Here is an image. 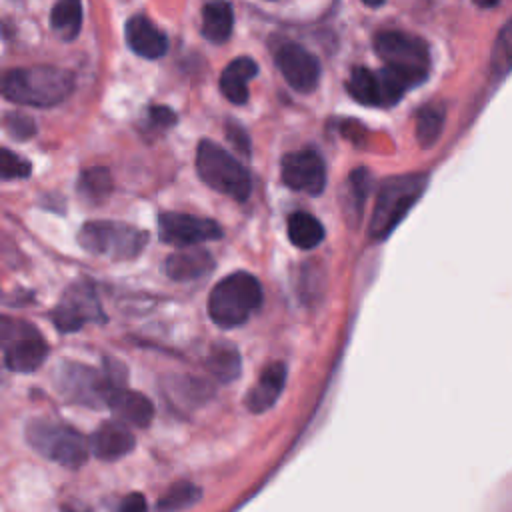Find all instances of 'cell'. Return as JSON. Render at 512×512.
Returning <instances> with one entry per match:
<instances>
[{
    "mask_svg": "<svg viewBox=\"0 0 512 512\" xmlns=\"http://www.w3.org/2000/svg\"><path fill=\"white\" fill-rule=\"evenodd\" d=\"M374 48L384 66L398 70L418 80L420 84L426 80L430 68V54L422 38L408 32L388 30L380 32L374 38Z\"/></svg>",
    "mask_w": 512,
    "mask_h": 512,
    "instance_id": "9c48e42d",
    "label": "cell"
},
{
    "mask_svg": "<svg viewBox=\"0 0 512 512\" xmlns=\"http://www.w3.org/2000/svg\"><path fill=\"white\" fill-rule=\"evenodd\" d=\"M202 492L196 484L180 480L176 484H172L164 496L158 498L156 502V512H182L190 506H194L200 500Z\"/></svg>",
    "mask_w": 512,
    "mask_h": 512,
    "instance_id": "484cf974",
    "label": "cell"
},
{
    "mask_svg": "<svg viewBox=\"0 0 512 512\" xmlns=\"http://www.w3.org/2000/svg\"><path fill=\"white\" fill-rule=\"evenodd\" d=\"M148 114H150V120L156 128H168L176 122V114L166 106H152L148 110Z\"/></svg>",
    "mask_w": 512,
    "mask_h": 512,
    "instance_id": "d6a6232c",
    "label": "cell"
},
{
    "mask_svg": "<svg viewBox=\"0 0 512 512\" xmlns=\"http://www.w3.org/2000/svg\"><path fill=\"white\" fill-rule=\"evenodd\" d=\"M282 180L288 188L306 192L310 196L322 194L326 186V166L316 150L304 148L288 152L280 164Z\"/></svg>",
    "mask_w": 512,
    "mask_h": 512,
    "instance_id": "7c38bea8",
    "label": "cell"
},
{
    "mask_svg": "<svg viewBox=\"0 0 512 512\" xmlns=\"http://www.w3.org/2000/svg\"><path fill=\"white\" fill-rule=\"evenodd\" d=\"M126 42L134 54L148 60H156L168 50L166 34L146 14H134L126 22Z\"/></svg>",
    "mask_w": 512,
    "mask_h": 512,
    "instance_id": "9a60e30c",
    "label": "cell"
},
{
    "mask_svg": "<svg viewBox=\"0 0 512 512\" xmlns=\"http://www.w3.org/2000/svg\"><path fill=\"white\" fill-rule=\"evenodd\" d=\"M262 304V286L248 272H232L210 292L208 314L220 328L244 324Z\"/></svg>",
    "mask_w": 512,
    "mask_h": 512,
    "instance_id": "7a4b0ae2",
    "label": "cell"
},
{
    "mask_svg": "<svg viewBox=\"0 0 512 512\" xmlns=\"http://www.w3.org/2000/svg\"><path fill=\"white\" fill-rule=\"evenodd\" d=\"M146 510H148L146 498L140 492H130L128 496L122 498L118 506V512H146Z\"/></svg>",
    "mask_w": 512,
    "mask_h": 512,
    "instance_id": "836d02e7",
    "label": "cell"
},
{
    "mask_svg": "<svg viewBox=\"0 0 512 512\" xmlns=\"http://www.w3.org/2000/svg\"><path fill=\"white\" fill-rule=\"evenodd\" d=\"M276 66L282 72L284 80L296 90V92H312L318 86L320 80V62L318 58L302 48L300 44L288 42L276 48L274 52Z\"/></svg>",
    "mask_w": 512,
    "mask_h": 512,
    "instance_id": "5bb4252c",
    "label": "cell"
},
{
    "mask_svg": "<svg viewBox=\"0 0 512 512\" xmlns=\"http://www.w3.org/2000/svg\"><path fill=\"white\" fill-rule=\"evenodd\" d=\"M196 170L204 184L238 202L246 200L252 192L248 170L212 140H202L198 144Z\"/></svg>",
    "mask_w": 512,
    "mask_h": 512,
    "instance_id": "5b68a950",
    "label": "cell"
},
{
    "mask_svg": "<svg viewBox=\"0 0 512 512\" xmlns=\"http://www.w3.org/2000/svg\"><path fill=\"white\" fill-rule=\"evenodd\" d=\"M418 84V80L388 66H382L380 70L356 66L346 80V88L356 102L378 108L394 106L410 88Z\"/></svg>",
    "mask_w": 512,
    "mask_h": 512,
    "instance_id": "8992f818",
    "label": "cell"
},
{
    "mask_svg": "<svg viewBox=\"0 0 512 512\" xmlns=\"http://www.w3.org/2000/svg\"><path fill=\"white\" fill-rule=\"evenodd\" d=\"M226 138L234 144V148L244 154V156H250V138L246 134V130L236 124V122H226Z\"/></svg>",
    "mask_w": 512,
    "mask_h": 512,
    "instance_id": "1f68e13d",
    "label": "cell"
},
{
    "mask_svg": "<svg viewBox=\"0 0 512 512\" xmlns=\"http://www.w3.org/2000/svg\"><path fill=\"white\" fill-rule=\"evenodd\" d=\"M106 406L120 418V422L132 424L138 428L148 426L154 418L152 402L144 394H140L136 390H128L124 386L112 392Z\"/></svg>",
    "mask_w": 512,
    "mask_h": 512,
    "instance_id": "ac0fdd59",
    "label": "cell"
},
{
    "mask_svg": "<svg viewBox=\"0 0 512 512\" xmlns=\"http://www.w3.org/2000/svg\"><path fill=\"white\" fill-rule=\"evenodd\" d=\"M26 442L44 458L66 468H80L90 452V442L78 430L46 418L26 424Z\"/></svg>",
    "mask_w": 512,
    "mask_h": 512,
    "instance_id": "277c9868",
    "label": "cell"
},
{
    "mask_svg": "<svg viewBox=\"0 0 512 512\" xmlns=\"http://www.w3.org/2000/svg\"><path fill=\"white\" fill-rule=\"evenodd\" d=\"M206 366L212 372L214 378H218L220 382H232L240 376V354L236 350V346H232L230 342H218L210 348V354L206 358Z\"/></svg>",
    "mask_w": 512,
    "mask_h": 512,
    "instance_id": "603a6c76",
    "label": "cell"
},
{
    "mask_svg": "<svg viewBox=\"0 0 512 512\" xmlns=\"http://www.w3.org/2000/svg\"><path fill=\"white\" fill-rule=\"evenodd\" d=\"M78 244L96 256L128 260L138 256L146 246V232L122 222L92 220L80 228Z\"/></svg>",
    "mask_w": 512,
    "mask_h": 512,
    "instance_id": "52a82bcc",
    "label": "cell"
},
{
    "mask_svg": "<svg viewBox=\"0 0 512 512\" xmlns=\"http://www.w3.org/2000/svg\"><path fill=\"white\" fill-rule=\"evenodd\" d=\"M74 88L72 72L58 66L12 68L2 78V94L16 104L48 108L62 102Z\"/></svg>",
    "mask_w": 512,
    "mask_h": 512,
    "instance_id": "6da1fadb",
    "label": "cell"
},
{
    "mask_svg": "<svg viewBox=\"0 0 512 512\" xmlns=\"http://www.w3.org/2000/svg\"><path fill=\"white\" fill-rule=\"evenodd\" d=\"M446 108L442 102H428L416 114V140L422 148H430L444 126Z\"/></svg>",
    "mask_w": 512,
    "mask_h": 512,
    "instance_id": "d4e9b609",
    "label": "cell"
},
{
    "mask_svg": "<svg viewBox=\"0 0 512 512\" xmlns=\"http://www.w3.org/2000/svg\"><path fill=\"white\" fill-rule=\"evenodd\" d=\"M32 166L28 160H24L22 156L14 154L8 148H2L0 152V176L4 180H14V178H26L30 174Z\"/></svg>",
    "mask_w": 512,
    "mask_h": 512,
    "instance_id": "f546056e",
    "label": "cell"
},
{
    "mask_svg": "<svg viewBox=\"0 0 512 512\" xmlns=\"http://www.w3.org/2000/svg\"><path fill=\"white\" fill-rule=\"evenodd\" d=\"M4 364L12 372H32L48 356V344L36 326L24 320L2 318L0 324Z\"/></svg>",
    "mask_w": 512,
    "mask_h": 512,
    "instance_id": "30bf717a",
    "label": "cell"
},
{
    "mask_svg": "<svg viewBox=\"0 0 512 512\" xmlns=\"http://www.w3.org/2000/svg\"><path fill=\"white\" fill-rule=\"evenodd\" d=\"M286 382V366L284 362H272L268 364L262 374L258 376L256 384L246 394V408L254 414L266 412L272 408L284 388Z\"/></svg>",
    "mask_w": 512,
    "mask_h": 512,
    "instance_id": "e0dca14e",
    "label": "cell"
},
{
    "mask_svg": "<svg viewBox=\"0 0 512 512\" xmlns=\"http://www.w3.org/2000/svg\"><path fill=\"white\" fill-rule=\"evenodd\" d=\"M490 66L496 76H504L512 70V18L504 22L494 40L490 52Z\"/></svg>",
    "mask_w": 512,
    "mask_h": 512,
    "instance_id": "83f0119b",
    "label": "cell"
},
{
    "mask_svg": "<svg viewBox=\"0 0 512 512\" xmlns=\"http://www.w3.org/2000/svg\"><path fill=\"white\" fill-rule=\"evenodd\" d=\"M50 24L62 40H74L82 28V4L76 0L56 2L50 12Z\"/></svg>",
    "mask_w": 512,
    "mask_h": 512,
    "instance_id": "cb8c5ba5",
    "label": "cell"
},
{
    "mask_svg": "<svg viewBox=\"0 0 512 512\" xmlns=\"http://www.w3.org/2000/svg\"><path fill=\"white\" fill-rule=\"evenodd\" d=\"M134 434L124 422H104L90 438V452L106 462L120 460L134 448Z\"/></svg>",
    "mask_w": 512,
    "mask_h": 512,
    "instance_id": "2e32d148",
    "label": "cell"
},
{
    "mask_svg": "<svg viewBox=\"0 0 512 512\" xmlns=\"http://www.w3.org/2000/svg\"><path fill=\"white\" fill-rule=\"evenodd\" d=\"M234 28V12L228 2H210L202 8V34L214 44L230 38Z\"/></svg>",
    "mask_w": 512,
    "mask_h": 512,
    "instance_id": "44dd1931",
    "label": "cell"
},
{
    "mask_svg": "<svg viewBox=\"0 0 512 512\" xmlns=\"http://www.w3.org/2000/svg\"><path fill=\"white\" fill-rule=\"evenodd\" d=\"M56 382L64 394L88 406H106L112 392L122 388V376H116L114 370H98L76 362L60 364Z\"/></svg>",
    "mask_w": 512,
    "mask_h": 512,
    "instance_id": "ba28073f",
    "label": "cell"
},
{
    "mask_svg": "<svg viewBox=\"0 0 512 512\" xmlns=\"http://www.w3.org/2000/svg\"><path fill=\"white\" fill-rule=\"evenodd\" d=\"M370 172L366 168H358L354 172H350L348 176V188H346V194L350 198V202L346 204L348 210H354L356 212V218H360V212H362V204L370 192Z\"/></svg>",
    "mask_w": 512,
    "mask_h": 512,
    "instance_id": "f1b7e54d",
    "label": "cell"
},
{
    "mask_svg": "<svg viewBox=\"0 0 512 512\" xmlns=\"http://www.w3.org/2000/svg\"><path fill=\"white\" fill-rule=\"evenodd\" d=\"M166 274L172 280L178 282H186V280H194L204 276L208 270L214 268V260L212 254L202 250V248H186L180 252H174L166 258Z\"/></svg>",
    "mask_w": 512,
    "mask_h": 512,
    "instance_id": "d6986e66",
    "label": "cell"
},
{
    "mask_svg": "<svg viewBox=\"0 0 512 512\" xmlns=\"http://www.w3.org/2000/svg\"><path fill=\"white\" fill-rule=\"evenodd\" d=\"M426 182V174H402L386 178L378 190L376 204L370 216V238H386L396 228V224L406 216L412 204L422 196Z\"/></svg>",
    "mask_w": 512,
    "mask_h": 512,
    "instance_id": "3957f363",
    "label": "cell"
},
{
    "mask_svg": "<svg viewBox=\"0 0 512 512\" xmlns=\"http://www.w3.org/2000/svg\"><path fill=\"white\" fill-rule=\"evenodd\" d=\"M54 324L60 332H74L86 322L102 320V310L92 286L78 282L70 286L52 312Z\"/></svg>",
    "mask_w": 512,
    "mask_h": 512,
    "instance_id": "4fadbf2b",
    "label": "cell"
},
{
    "mask_svg": "<svg viewBox=\"0 0 512 512\" xmlns=\"http://www.w3.org/2000/svg\"><path fill=\"white\" fill-rule=\"evenodd\" d=\"M288 238L294 246L310 250L324 240V226L308 212H294L288 216Z\"/></svg>",
    "mask_w": 512,
    "mask_h": 512,
    "instance_id": "7402d4cb",
    "label": "cell"
},
{
    "mask_svg": "<svg viewBox=\"0 0 512 512\" xmlns=\"http://www.w3.org/2000/svg\"><path fill=\"white\" fill-rule=\"evenodd\" d=\"M78 192L90 202H100L112 192V178L106 168H88L78 178Z\"/></svg>",
    "mask_w": 512,
    "mask_h": 512,
    "instance_id": "4316f807",
    "label": "cell"
},
{
    "mask_svg": "<svg viewBox=\"0 0 512 512\" xmlns=\"http://www.w3.org/2000/svg\"><path fill=\"white\" fill-rule=\"evenodd\" d=\"M158 232L166 244L190 248L206 240H218L222 228L210 218H198L182 212H164L158 218Z\"/></svg>",
    "mask_w": 512,
    "mask_h": 512,
    "instance_id": "8fae6325",
    "label": "cell"
},
{
    "mask_svg": "<svg viewBox=\"0 0 512 512\" xmlns=\"http://www.w3.org/2000/svg\"><path fill=\"white\" fill-rule=\"evenodd\" d=\"M258 74V64L250 56L234 58L220 76V90L232 104L248 100V80Z\"/></svg>",
    "mask_w": 512,
    "mask_h": 512,
    "instance_id": "ffe728a7",
    "label": "cell"
},
{
    "mask_svg": "<svg viewBox=\"0 0 512 512\" xmlns=\"http://www.w3.org/2000/svg\"><path fill=\"white\" fill-rule=\"evenodd\" d=\"M6 128L16 138H28L34 134V122L22 114H8Z\"/></svg>",
    "mask_w": 512,
    "mask_h": 512,
    "instance_id": "4dcf8cb0",
    "label": "cell"
}]
</instances>
